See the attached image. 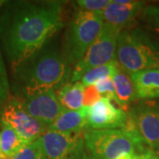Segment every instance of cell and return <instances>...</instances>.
I'll use <instances>...</instances> for the list:
<instances>
[{"mask_svg":"<svg viewBox=\"0 0 159 159\" xmlns=\"http://www.w3.org/2000/svg\"><path fill=\"white\" fill-rule=\"evenodd\" d=\"M64 2H7L0 11V42L11 68L33 55L64 25Z\"/></svg>","mask_w":159,"mask_h":159,"instance_id":"obj_1","label":"cell"},{"mask_svg":"<svg viewBox=\"0 0 159 159\" xmlns=\"http://www.w3.org/2000/svg\"><path fill=\"white\" fill-rule=\"evenodd\" d=\"M69 66L62 52L48 42L11 69L17 89L22 97H28L51 89L58 90L70 82Z\"/></svg>","mask_w":159,"mask_h":159,"instance_id":"obj_2","label":"cell"},{"mask_svg":"<svg viewBox=\"0 0 159 159\" xmlns=\"http://www.w3.org/2000/svg\"><path fill=\"white\" fill-rule=\"evenodd\" d=\"M116 60L129 74L159 68V38L141 27L123 29L118 37Z\"/></svg>","mask_w":159,"mask_h":159,"instance_id":"obj_3","label":"cell"},{"mask_svg":"<svg viewBox=\"0 0 159 159\" xmlns=\"http://www.w3.org/2000/svg\"><path fill=\"white\" fill-rule=\"evenodd\" d=\"M84 143L89 159H116L125 153H143L149 148L136 132L126 129L84 130Z\"/></svg>","mask_w":159,"mask_h":159,"instance_id":"obj_4","label":"cell"},{"mask_svg":"<svg viewBox=\"0 0 159 159\" xmlns=\"http://www.w3.org/2000/svg\"><path fill=\"white\" fill-rule=\"evenodd\" d=\"M104 24L102 11L79 10L66 31L63 55L70 66L77 64L101 33Z\"/></svg>","mask_w":159,"mask_h":159,"instance_id":"obj_5","label":"cell"},{"mask_svg":"<svg viewBox=\"0 0 159 159\" xmlns=\"http://www.w3.org/2000/svg\"><path fill=\"white\" fill-rule=\"evenodd\" d=\"M122 29L104 22L101 33L95 43L90 46L83 57L75 64L72 71L70 82L80 81L82 76L89 70L106 65L116 59L118 37Z\"/></svg>","mask_w":159,"mask_h":159,"instance_id":"obj_6","label":"cell"},{"mask_svg":"<svg viewBox=\"0 0 159 159\" xmlns=\"http://www.w3.org/2000/svg\"><path fill=\"white\" fill-rule=\"evenodd\" d=\"M133 129L154 152L159 148V98L145 99L127 110Z\"/></svg>","mask_w":159,"mask_h":159,"instance_id":"obj_7","label":"cell"},{"mask_svg":"<svg viewBox=\"0 0 159 159\" xmlns=\"http://www.w3.org/2000/svg\"><path fill=\"white\" fill-rule=\"evenodd\" d=\"M0 123L11 127L27 144L35 142L48 130V125L33 118L18 97H10L2 106Z\"/></svg>","mask_w":159,"mask_h":159,"instance_id":"obj_8","label":"cell"},{"mask_svg":"<svg viewBox=\"0 0 159 159\" xmlns=\"http://www.w3.org/2000/svg\"><path fill=\"white\" fill-rule=\"evenodd\" d=\"M45 159H86L84 131L60 133L47 130L39 138Z\"/></svg>","mask_w":159,"mask_h":159,"instance_id":"obj_9","label":"cell"},{"mask_svg":"<svg viewBox=\"0 0 159 159\" xmlns=\"http://www.w3.org/2000/svg\"><path fill=\"white\" fill-rule=\"evenodd\" d=\"M127 111L116 107L108 98L102 97L88 107V125L89 129H126Z\"/></svg>","mask_w":159,"mask_h":159,"instance_id":"obj_10","label":"cell"},{"mask_svg":"<svg viewBox=\"0 0 159 159\" xmlns=\"http://www.w3.org/2000/svg\"><path fill=\"white\" fill-rule=\"evenodd\" d=\"M25 110L33 118L38 119L47 125L51 124L65 111L57 99L54 89L34 96L20 98Z\"/></svg>","mask_w":159,"mask_h":159,"instance_id":"obj_11","label":"cell"},{"mask_svg":"<svg viewBox=\"0 0 159 159\" xmlns=\"http://www.w3.org/2000/svg\"><path fill=\"white\" fill-rule=\"evenodd\" d=\"M144 7L145 2L143 1L112 0L102 11L103 20L105 23L125 29L133 25L134 19L142 13Z\"/></svg>","mask_w":159,"mask_h":159,"instance_id":"obj_12","label":"cell"},{"mask_svg":"<svg viewBox=\"0 0 159 159\" xmlns=\"http://www.w3.org/2000/svg\"><path fill=\"white\" fill-rule=\"evenodd\" d=\"M88 107L77 111H64L51 124L48 130L60 133H76L87 129Z\"/></svg>","mask_w":159,"mask_h":159,"instance_id":"obj_13","label":"cell"},{"mask_svg":"<svg viewBox=\"0 0 159 159\" xmlns=\"http://www.w3.org/2000/svg\"><path fill=\"white\" fill-rule=\"evenodd\" d=\"M130 75L138 99L159 98V68L143 70Z\"/></svg>","mask_w":159,"mask_h":159,"instance_id":"obj_14","label":"cell"},{"mask_svg":"<svg viewBox=\"0 0 159 159\" xmlns=\"http://www.w3.org/2000/svg\"><path fill=\"white\" fill-rule=\"evenodd\" d=\"M115 91L116 103L122 110L127 111L130 105L138 99L135 87L131 79V75L123 69H119L112 75Z\"/></svg>","mask_w":159,"mask_h":159,"instance_id":"obj_15","label":"cell"},{"mask_svg":"<svg viewBox=\"0 0 159 159\" xmlns=\"http://www.w3.org/2000/svg\"><path fill=\"white\" fill-rule=\"evenodd\" d=\"M85 87L80 81L68 82L57 91L59 103L65 111H77L83 107Z\"/></svg>","mask_w":159,"mask_h":159,"instance_id":"obj_16","label":"cell"},{"mask_svg":"<svg viewBox=\"0 0 159 159\" xmlns=\"http://www.w3.org/2000/svg\"><path fill=\"white\" fill-rule=\"evenodd\" d=\"M0 140H1V154L6 157H11L27 145L20 136L9 125L0 123Z\"/></svg>","mask_w":159,"mask_h":159,"instance_id":"obj_17","label":"cell"},{"mask_svg":"<svg viewBox=\"0 0 159 159\" xmlns=\"http://www.w3.org/2000/svg\"><path fill=\"white\" fill-rule=\"evenodd\" d=\"M119 67L120 66H119L118 61L114 59L111 62L108 63L106 65L89 70L82 76V78L80 81L83 84L84 87L95 85L101 80L107 78V77H112V75L119 70Z\"/></svg>","mask_w":159,"mask_h":159,"instance_id":"obj_18","label":"cell"},{"mask_svg":"<svg viewBox=\"0 0 159 159\" xmlns=\"http://www.w3.org/2000/svg\"><path fill=\"white\" fill-rule=\"evenodd\" d=\"M8 159H45L39 139L23 147Z\"/></svg>","mask_w":159,"mask_h":159,"instance_id":"obj_19","label":"cell"},{"mask_svg":"<svg viewBox=\"0 0 159 159\" xmlns=\"http://www.w3.org/2000/svg\"><path fill=\"white\" fill-rule=\"evenodd\" d=\"M141 18L147 29L159 35V6H145Z\"/></svg>","mask_w":159,"mask_h":159,"instance_id":"obj_20","label":"cell"},{"mask_svg":"<svg viewBox=\"0 0 159 159\" xmlns=\"http://www.w3.org/2000/svg\"><path fill=\"white\" fill-rule=\"evenodd\" d=\"M10 84L8 80L6 65L0 49V106H3L10 98Z\"/></svg>","mask_w":159,"mask_h":159,"instance_id":"obj_21","label":"cell"},{"mask_svg":"<svg viewBox=\"0 0 159 159\" xmlns=\"http://www.w3.org/2000/svg\"><path fill=\"white\" fill-rule=\"evenodd\" d=\"M96 89L98 93L101 95V97L104 98H108L111 101L113 100L116 102V91L114 87L112 77H107L104 79L99 80L95 84Z\"/></svg>","mask_w":159,"mask_h":159,"instance_id":"obj_22","label":"cell"},{"mask_svg":"<svg viewBox=\"0 0 159 159\" xmlns=\"http://www.w3.org/2000/svg\"><path fill=\"white\" fill-rule=\"evenodd\" d=\"M111 3V0H78L76 5L81 11H102Z\"/></svg>","mask_w":159,"mask_h":159,"instance_id":"obj_23","label":"cell"},{"mask_svg":"<svg viewBox=\"0 0 159 159\" xmlns=\"http://www.w3.org/2000/svg\"><path fill=\"white\" fill-rule=\"evenodd\" d=\"M102 98L101 95L98 93L95 85L85 87L84 89V99H83V107H90Z\"/></svg>","mask_w":159,"mask_h":159,"instance_id":"obj_24","label":"cell"},{"mask_svg":"<svg viewBox=\"0 0 159 159\" xmlns=\"http://www.w3.org/2000/svg\"><path fill=\"white\" fill-rule=\"evenodd\" d=\"M134 159H159V156L155 153L153 150L148 149L143 153L135 155Z\"/></svg>","mask_w":159,"mask_h":159,"instance_id":"obj_25","label":"cell"},{"mask_svg":"<svg viewBox=\"0 0 159 159\" xmlns=\"http://www.w3.org/2000/svg\"><path fill=\"white\" fill-rule=\"evenodd\" d=\"M135 155L134 154H130V153H125L119 156V157H117L116 159H134Z\"/></svg>","mask_w":159,"mask_h":159,"instance_id":"obj_26","label":"cell"},{"mask_svg":"<svg viewBox=\"0 0 159 159\" xmlns=\"http://www.w3.org/2000/svg\"><path fill=\"white\" fill-rule=\"evenodd\" d=\"M0 159H8V157H6L3 154H0Z\"/></svg>","mask_w":159,"mask_h":159,"instance_id":"obj_27","label":"cell"},{"mask_svg":"<svg viewBox=\"0 0 159 159\" xmlns=\"http://www.w3.org/2000/svg\"><path fill=\"white\" fill-rule=\"evenodd\" d=\"M155 153H156V154H157V155H158V156H159V148H157V150H156V151H155Z\"/></svg>","mask_w":159,"mask_h":159,"instance_id":"obj_28","label":"cell"},{"mask_svg":"<svg viewBox=\"0 0 159 159\" xmlns=\"http://www.w3.org/2000/svg\"><path fill=\"white\" fill-rule=\"evenodd\" d=\"M0 154H1V140H0Z\"/></svg>","mask_w":159,"mask_h":159,"instance_id":"obj_29","label":"cell"},{"mask_svg":"<svg viewBox=\"0 0 159 159\" xmlns=\"http://www.w3.org/2000/svg\"><path fill=\"white\" fill-rule=\"evenodd\" d=\"M86 159H89V157H87V158H86Z\"/></svg>","mask_w":159,"mask_h":159,"instance_id":"obj_30","label":"cell"}]
</instances>
